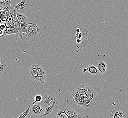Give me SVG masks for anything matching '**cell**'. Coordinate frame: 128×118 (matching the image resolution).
<instances>
[{
    "instance_id": "22",
    "label": "cell",
    "mask_w": 128,
    "mask_h": 118,
    "mask_svg": "<svg viewBox=\"0 0 128 118\" xmlns=\"http://www.w3.org/2000/svg\"><path fill=\"white\" fill-rule=\"evenodd\" d=\"M76 39H81V38L83 37V35L81 33H76Z\"/></svg>"
},
{
    "instance_id": "1",
    "label": "cell",
    "mask_w": 128,
    "mask_h": 118,
    "mask_svg": "<svg viewBox=\"0 0 128 118\" xmlns=\"http://www.w3.org/2000/svg\"><path fill=\"white\" fill-rule=\"evenodd\" d=\"M27 29L28 34L25 39L31 44L39 40L43 42L48 34L47 27L43 23L42 18L39 16L34 18L32 22H29Z\"/></svg>"
},
{
    "instance_id": "17",
    "label": "cell",
    "mask_w": 128,
    "mask_h": 118,
    "mask_svg": "<svg viewBox=\"0 0 128 118\" xmlns=\"http://www.w3.org/2000/svg\"><path fill=\"white\" fill-rule=\"evenodd\" d=\"M73 98V100L76 103L77 105L80 107L82 101V96L79 94H72Z\"/></svg>"
},
{
    "instance_id": "26",
    "label": "cell",
    "mask_w": 128,
    "mask_h": 118,
    "mask_svg": "<svg viewBox=\"0 0 128 118\" xmlns=\"http://www.w3.org/2000/svg\"><path fill=\"white\" fill-rule=\"evenodd\" d=\"M76 33H81V30L79 28H77L76 29Z\"/></svg>"
},
{
    "instance_id": "13",
    "label": "cell",
    "mask_w": 128,
    "mask_h": 118,
    "mask_svg": "<svg viewBox=\"0 0 128 118\" xmlns=\"http://www.w3.org/2000/svg\"><path fill=\"white\" fill-rule=\"evenodd\" d=\"M96 67L100 74H106L108 70V66L106 62L102 60L98 62Z\"/></svg>"
},
{
    "instance_id": "2",
    "label": "cell",
    "mask_w": 128,
    "mask_h": 118,
    "mask_svg": "<svg viewBox=\"0 0 128 118\" xmlns=\"http://www.w3.org/2000/svg\"><path fill=\"white\" fill-rule=\"evenodd\" d=\"M86 96L90 100L93 107L96 106L101 100V89L98 86H89Z\"/></svg>"
},
{
    "instance_id": "3",
    "label": "cell",
    "mask_w": 128,
    "mask_h": 118,
    "mask_svg": "<svg viewBox=\"0 0 128 118\" xmlns=\"http://www.w3.org/2000/svg\"><path fill=\"white\" fill-rule=\"evenodd\" d=\"M42 96V101L41 103L44 106L45 108H47L52 106L56 98V96L49 88L46 89L41 93Z\"/></svg>"
},
{
    "instance_id": "23",
    "label": "cell",
    "mask_w": 128,
    "mask_h": 118,
    "mask_svg": "<svg viewBox=\"0 0 128 118\" xmlns=\"http://www.w3.org/2000/svg\"><path fill=\"white\" fill-rule=\"evenodd\" d=\"M6 28H7V27H6V25H2L0 26V29L2 30L3 31H4V32L6 30Z\"/></svg>"
},
{
    "instance_id": "21",
    "label": "cell",
    "mask_w": 128,
    "mask_h": 118,
    "mask_svg": "<svg viewBox=\"0 0 128 118\" xmlns=\"http://www.w3.org/2000/svg\"><path fill=\"white\" fill-rule=\"evenodd\" d=\"M30 107H31V106H29V107L25 111L24 113L21 114L20 115L19 117L18 118H26L27 116L30 113Z\"/></svg>"
},
{
    "instance_id": "15",
    "label": "cell",
    "mask_w": 128,
    "mask_h": 118,
    "mask_svg": "<svg viewBox=\"0 0 128 118\" xmlns=\"http://www.w3.org/2000/svg\"><path fill=\"white\" fill-rule=\"evenodd\" d=\"M0 3L2 4L3 6L5 7L6 10H9L10 11H14V7L15 5L10 0H0Z\"/></svg>"
},
{
    "instance_id": "7",
    "label": "cell",
    "mask_w": 128,
    "mask_h": 118,
    "mask_svg": "<svg viewBox=\"0 0 128 118\" xmlns=\"http://www.w3.org/2000/svg\"><path fill=\"white\" fill-rule=\"evenodd\" d=\"M36 66H37V77H38L37 83L40 84H44L45 80L46 77V70L40 65L36 64Z\"/></svg>"
},
{
    "instance_id": "11",
    "label": "cell",
    "mask_w": 128,
    "mask_h": 118,
    "mask_svg": "<svg viewBox=\"0 0 128 118\" xmlns=\"http://www.w3.org/2000/svg\"><path fill=\"white\" fill-rule=\"evenodd\" d=\"M29 72L30 78L33 81L37 83L38 77H37V68L36 64H33L30 66Z\"/></svg>"
},
{
    "instance_id": "8",
    "label": "cell",
    "mask_w": 128,
    "mask_h": 118,
    "mask_svg": "<svg viewBox=\"0 0 128 118\" xmlns=\"http://www.w3.org/2000/svg\"><path fill=\"white\" fill-rule=\"evenodd\" d=\"M89 85L86 84H82L74 88L72 92V94H79L82 96H86L88 91Z\"/></svg>"
},
{
    "instance_id": "6",
    "label": "cell",
    "mask_w": 128,
    "mask_h": 118,
    "mask_svg": "<svg viewBox=\"0 0 128 118\" xmlns=\"http://www.w3.org/2000/svg\"><path fill=\"white\" fill-rule=\"evenodd\" d=\"M45 110V107L40 103L35 104L31 106L30 111L34 116L40 117L44 114Z\"/></svg>"
},
{
    "instance_id": "20",
    "label": "cell",
    "mask_w": 128,
    "mask_h": 118,
    "mask_svg": "<svg viewBox=\"0 0 128 118\" xmlns=\"http://www.w3.org/2000/svg\"><path fill=\"white\" fill-rule=\"evenodd\" d=\"M42 98L41 94H37L34 96V101L32 105L34 104H35L40 103L42 101Z\"/></svg>"
},
{
    "instance_id": "25",
    "label": "cell",
    "mask_w": 128,
    "mask_h": 118,
    "mask_svg": "<svg viewBox=\"0 0 128 118\" xmlns=\"http://www.w3.org/2000/svg\"><path fill=\"white\" fill-rule=\"evenodd\" d=\"M76 42L77 44H80L81 43V42H82V40L81 39H76Z\"/></svg>"
},
{
    "instance_id": "4",
    "label": "cell",
    "mask_w": 128,
    "mask_h": 118,
    "mask_svg": "<svg viewBox=\"0 0 128 118\" xmlns=\"http://www.w3.org/2000/svg\"><path fill=\"white\" fill-rule=\"evenodd\" d=\"M60 105L56 98L52 106L46 108L44 114L40 117L42 118H48L53 117L56 116L59 111Z\"/></svg>"
},
{
    "instance_id": "5",
    "label": "cell",
    "mask_w": 128,
    "mask_h": 118,
    "mask_svg": "<svg viewBox=\"0 0 128 118\" xmlns=\"http://www.w3.org/2000/svg\"><path fill=\"white\" fill-rule=\"evenodd\" d=\"M32 8V4L29 0H22L17 5H15L14 10L16 12L25 14Z\"/></svg>"
},
{
    "instance_id": "12",
    "label": "cell",
    "mask_w": 128,
    "mask_h": 118,
    "mask_svg": "<svg viewBox=\"0 0 128 118\" xmlns=\"http://www.w3.org/2000/svg\"><path fill=\"white\" fill-rule=\"evenodd\" d=\"M86 72H88L92 76H98L100 74L97 67L92 64L89 65L86 68L83 69V72L84 74Z\"/></svg>"
},
{
    "instance_id": "10",
    "label": "cell",
    "mask_w": 128,
    "mask_h": 118,
    "mask_svg": "<svg viewBox=\"0 0 128 118\" xmlns=\"http://www.w3.org/2000/svg\"><path fill=\"white\" fill-rule=\"evenodd\" d=\"M14 13L17 18V20L20 23V26L27 25L29 22V18L24 14H21L16 12L14 10Z\"/></svg>"
},
{
    "instance_id": "24",
    "label": "cell",
    "mask_w": 128,
    "mask_h": 118,
    "mask_svg": "<svg viewBox=\"0 0 128 118\" xmlns=\"http://www.w3.org/2000/svg\"><path fill=\"white\" fill-rule=\"evenodd\" d=\"M4 10H6V9L5 8V7L4 6H3L2 4L0 3V12H2Z\"/></svg>"
},
{
    "instance_id": "14",
    "label": "cell",
    "mask_w": 128,
    "mask_h": 118,
    "mask_svg": "<svg viewBox=\"0 0 128 118\" xmlns=\"http://www.w3.org/2000/svg\"><path fill=\"white\" fill-rule=\"evenodd\" d=\"M80 107L85 109L93 107L91 101L87 96H82V101Z\"/></svg>"
},
{
    "instance_id": "19",
    "label": "cell",
    "mask_w": 128,
    "mask_h": 118,
    "mask_svg": "<svg viewBox=\"0 0 128 118\" xmlns=\"http://www.w3.org/2000/svg\"><path fill=\"white\" fill-rule=\"evenodd\" d=\"M54 118H70L62 110H59Z\"/></svg>"
},
{
    "instance_id": "9",
    "label": "cell",
    "mask_w": 128,
    "mask_h": 118,
    "mask_svg": "<svg viewBox=\"0 0 128 118\" xmlns=\"http://www.w3.org/2000/svg\"><path fill=\"white\" fill-rule=\"evenodd\" d=\"M12 27L14 30V32H15L16 37L17 38L18 36H19L21 38L22 40H23V33L21 30V26L20 25V23L17 20L16 17V19Z\"/></svg>"
},
{
    "instance_id": "16",
    "label": "cell",
    "mask_w": 128,
    "mask_h": 118,
    "mask_svg": "<svg viewBox=\"0 0 128 118\" xmlns=\"http://www.w3.org/2000/svg\"><path fill=\"white\" fill-rule=\"evenodd\" d=\"M124 114L125 113L121 111L120 108H116L111 111V116L113 118H123Z\"/></svg>"
},
{
    "instance_id": "18",
    "label": "cell",
    "mask_w": 128,
    "mask_h": 118,
    "mask_svg": "<svg viewBox=\"0 0 128 118\" xmlns=\"http://www.w3.org/2000/svg\"><path fill=\"white\" fill-rule=\"evenodd\" d=\"M8 67V63L6 61L3 59H0V76L2 74Z\"/></svg>"
}]
</instances>
